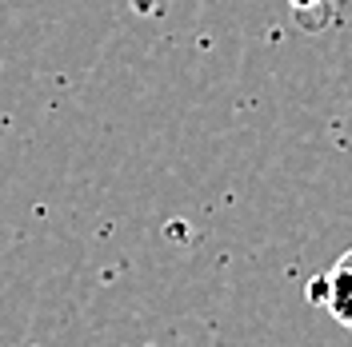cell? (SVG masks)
Here are the masks:
<instances>
[{
	"label": "cell",
	"mask_w": 352,
	"mask_h": 347,
	"mask_svg": "<svg viewBox=\"0 0 352 347\" xmlns=\"http://www.w3.org/2000/svg\"><path fill=\"white\" fill-rule=\"evenodd\" d=\"M344 291H349V256H340L329 276H316V280L308 283V300H312V304H329V311H332L336 324H349Z\"/></svg>",
	"instance_id": "obj_1"
}]
</instances>
